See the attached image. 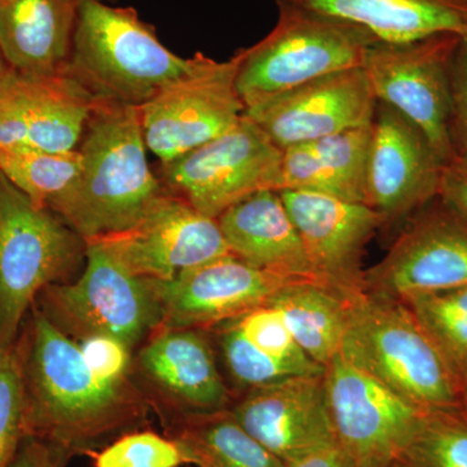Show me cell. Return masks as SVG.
I'll return each mask as SVG.
<instances>
[{"label": "cell", "instance_id": "1", "mask_svg": "<svg viewBox=\"0 0 467 467\" xmlns=\"http://www.w3.org/2000/svg\"><path fill=\"white\" fill-rule=\"evenodd\" d=\"M29 435L82 451L143 416L128 384L103 382L76 340L38 308L18 335Z\"/></svg>", "mask_w": 467, "mask_h": 467}, {"label": "cell", "instance_id": "2", "mask_svg": "<svg viewBox=\"0 0 467 467\" xmlns=\"http://www.w3.org/2000/svg\"><path fill=\"white\" fill-rule=\"evenodd\" d=\"M78 150V180L48 211L85 243L128 230L164 192L147 160L138 107L98 100Z\"/></svg>", "mask_w": 467, "mask_h": 467}, {"label": "cell", "instance_id": "3", "mask_svg": "<svg viewBox=\"0 0 467 467\" xmlns=\"http://www.w3.org/2000/svg\"><path fill=\"white\" fill-rule=\"evenodd\" d=\"M178 57L131 7L82 0L67 75L97 99L140 107L201 60Z\"/></svg>", "mask_w": 467, "mask_h": 467}, {"label": "cell", "instance_id": "4", "mask_svg": "<svg viewBox=\"0 0 467 467\" xmlns=\"http://www.w3.org/2000/svg\"><path fill=\"white\" fill-rule=\"evenodd\" d=\"M339 355L423 410L460 409V380L401 300L368 292L350 300Z\"/></svg>", "mask_w": 467, "mask_h": 467}, {"label": "cell", "instance_id": "5", "mask_svg": "<svg viewBox=\"0 0 467 467\" xmlns=\"http://www.w3.org/2000/svg\"><path fill=\"white\" fill-rule=\"evenodd\" d=\"M275 27L239 48L236 88L245 109L321 77L362 67L376 39L355 24L318 12L276 5Z\"/></svg>", "mask_w": 467, "mask_h": 467}, {"label": "cell", "instance_id": "6", "mask_svg": "<svg viewBox=\"0 0 467 467\" xmlns=\"http://www.w3.org/2000/svg\"><path fill=\"white\" fill-rule=\"evenodd\" d=\"M82 245L60 217L36 207L0 173V348L17 342L27 310L69 272Z\"/></svg>", "mask_w": 467, "mask_h": 467}, {"label": "cell", "instance_id": "7", "mask_svg": "<svg viewBox=\"0 0 467 467\" xmlns=\"http://www.w3.org/2000/svg\"><path fill=\"white\" fill-rule=\"evenodd\" d=\"M84 275L75 284L47 285L39 309L64 334L77 339L107 335L129 348L161 325L150 279L134 275L97 243H86Z\"/></svg>", "mask_w": 467, "mask_h": 467}, {"label": "cell", "instance_id": "8", "mask_svg": "<svg viewBox=\"0 0 467 467\" xmlns=\"http://www.w3.org/2000/svg\"><path fill=\"white\" fill-rule=\"evenodd\" d=\"M282 160L284 150L244 115L225 134L162 164L161 183L217 220L254 193L281 192Z\"/></svg>", "mask_w": 467, "mask_h": 467}, {"label": "cell", "instance_id": "9", "mask_svg": "<svg viewBox=\"0 0 467 467\" xmlns=\"http://www.w3.org/2000/svg\"><path fill=\"white\" fill-rule=\"evenodd\" d=\"M239 58L238 51L225 61L202 54L190 75L138 107L147 150L162 164L216 140L241 121L245 106L236 88Z\"/></svg>", "mask_w": 467, "mask_h": 467}, {"label": "cell", "instance_id": "10", "mask_svg": "<svg viewBox=\"0 0 467 467\" xmlns=\"http://www.w3.org/2000/svg\"><path fill=\"white\" fill-rule=\"evenodd\" d=\"M461 38L436 33L408 42H376L362 64L377 100L416 124L445 162L451 160V81Z\"/></svg>", "mask_w": 467, "mask_h": 467}, {"label": "cell", "instance_id": "11", "mask_svg": "<svg viewBox=\"0 0 467 467\" xmlns=\"http://www.w3.org/2000/svg\"><path fill=\"white\" fill-rule=\"evenodd\" d=\"M324 380L335 442L358 467H391L425 410L340 355L326 365Z\"/></svg>", "mask_w": 467, "mask_h": 467}, {"label": "cell", "instance_id": "12", "mask_svg": "<svg viewBox=\"0 0 467 467\" xmlns=\"http://www.w3.org/2000/svg\"><path fill=\"white\" fill-rule=\"evenodd\" d=\"M466 285L467 218L441 196L409 218L365 272V292L398 300Z\"/></svg>", "mask_w": 467, "mask_h": 467}, {"label": "cell", "instance_id": "13", "mask_svg": "<svg viewBox=\"0 0 467 467\" xmlns=\"http://www.w3.org/2000/svg\"><path fill=\"white\" fill-rule=\"evenodd\" d=\"M88 243L101 245L129 272L150 281H171L184 270L233 254L217 220L165 190L133 226Z\"/></svg>", "mask_w": 467, "mask_h": 467}, {"label": "cell", "instance_id": "14", "mask_svg": "<svg viewBox=\"0 0 467 467\" xmlns=\"http://www.w3.org/2000/svg\"><path fill=\"white\" fill-rule=\"evenodd\" d=\"M445 164L416 124L378 101L364 204L382 217V232L396 227L399 232L409 218L438 198Z\"/></svg>", "mask_w": 467, "mask_h": 467}, {"label": "cell", "instance_id": "15", "mask_svg": "<svg viewBox=\"0 0 467 467\" xmlns=\"http://www.w3.org/2000/svg\"><path fill=\"white\" fill-rule=\"evenodd\" d=\"M97 98L69 75H0V150H78Z\"/></svg>", "mask_w": 467, "mask_h": 467}, {"label": "cell", "instance_id": "16", "mask_svg": "<svg viewBox=\"0 0 467 467\" xmlns=\"http://www.w3.org/2000/svg\"><path fill=\"white\" fill-rule=\"evenodd\" d=\"M306 248L313 275L346 299L365 292L364 256L382 217L364 202L304 192H279Z\"/></svg>", "mask_w": 467, "mask_h": 467}, {"label": "cell", "instance_id": "17", "mask_svg": "<svg viewBox=\"0 0 467 467\" xmlns=\"http://www.w3.org/2000/svg\"><path fill=\"white\" fill-rule=\"evenodd\" d=\"M378 100L362 67L301 85L245 109L281 150L371 124Z\"/></svg>", "mask_w": 467, "mask_h": 467}, {"label": "cell", "instance_id": "18", "mask_svg": "<svg viewBox=\"0 0 467 467\" xmlns=\"http://www.w3.org/2000/svg\"><path fill=\"white\" fill-rule=\"evenodd\" d=\"M234 254L184 270L171 281H152L161 327L202 328L226 324L264 306L291 284Z\"/></svg>", "mask_w": 467, "mask_h": 467}, {"label": "cell", "instance_id": "19", "mask_svg": "<svg viewBox=\"0 0 467 467\" xmlns=\"http://www.w3.org/2000/svg\"><path fill=\"white\" fill-rule=\"evenodd\" d=\"M230 411L285 465L335 444L324 374L250 389Z\"/></svg>", "mask_w": 467, "mask_h": 467}, {"label": "cell", "instance_id": "20", "mask_svg": "<svg viewBox=\"0 0 467 467\" xmlns=\"http://www.w3.org/2000/svg\"><path fill=\"white\" fill-rule=\"evenodd\" d=\"M229 251L257 267L288 281L317 282L294 221L273 190L254 193L217 218Z\"/></svg>", "mask_w": 467, "mask_h": 467}, {"label": "cell", "instance_id": "21", "mask_svg": "<svg viewBox=\"0 0 467 467\" xmlns=\"http://www.w3.org/2000/svg\"><path fill=\"white\" fill-rule=\"evenodd\" d=\"M140 364L186 416L230 409L213 349L196 328H165L140 350Z\"/></svg>", "mask_w": 467, "mask_h": 467}, {"label": "cell", "instance_id": "22", "mask_svg": "<svg viewBox=\"0 0 467 467\" xmlns=\"http://www.w3.org/2000/svg\"><path fill=\"white\" fill-rule=\"evenodd\" d=\"M82 0H0V52L11 69L67 75Z\"/></svg>", "mask_w": 467, "mask_h": 467}, {"label": "cell", "instance_id": "23", "mask_svg": "<svg viewBox=\"0 0 467 467\" xmlns=\"http://www.w3.org/2000/svg\"><path fill=\"white\" fill-rule=\"evenodd\" d=\"M355 24L377 42L400 43L436 33L467 36V0H273Z\"/></svg>", "mask_w": 467, "mask_h": 467}, {"label": "cell", "instance_id": "24", "mask_svg": "<svg viewBox=\"0 0 467 467\" xmlns=\"http://www.w3.org/2000/svg\"><path fill=\"white\" fill-rule=\"evenodd\" d=\"M350 300L318 282L299 281L284 285L267 303L281 313L300 348L326 367L339 355Z\"/></svg>", "mask_w": 467, "mask_h": 467}, {"label": "cell", "instance_id": "25", "mask_svg": "<svg viewBox=\"0 0 467 467\" xmlns=\"http://www.w3.org/2000/svg\"><path fill=\"white\" fill-rule=\"evenodd\" d=\"M171 439L187 463L199 467H285L236 422L230 409L187 414Z\"/></svg>", "mask_w": 467, "mask_h": 467}, {"label": "cell", "instance_id": "26", "mask_svg": "<svg viewBox=\"0 0 467 467\" xmlns=\"http://www.w3.org/2000/svg\"><path fill=\"white\" fill-rule=\"evenodd\" d=\"M460 380H467V285L400 299Z\"/></svg>", "mask_w": 467, "mask_h": 467}, {"label": "cell", "instance_id": "27", "mask_svg": "<svg viewBox=\"0 0 467 467\" xmlns=\"http://www.w3.org/2000/svg\"><path fill=\"white\" fill-rule=\"evenodd\" d=\"M78 150L73 152L0 150V173L36 207L50 209L69 192L81 173Z\"/></svg>", "mask_w": 467, "mask_h": 467}, {"label": "cell", "instance_id": "28", "mask_svg": "<svg viewBox=\"0 0 467 467\" xmlns=\"http://www.w3.org/2000/svg\"><path fill=\"white\" fill-rule=\"evenodd\" d=\"M395 463L399 467H467V418L460 409L423 411Z\"/></svg>", "mask_w": 467, "mask_h": 467}, {"label": "cell", "instance_id": "29", "mask_svg": "<svg viewBox=\"0 0 467 467\" xmlns=\"http://www.w3.org/2000/svg\"><path fill=\"white\" fill-rule=\"evenodd\" d=\"M373 122L328 135L308 144L348 202H364Z\"/></svg>", "mask_w": 467, "mask_h": 467}, {"label": "cell", "instance_id": "30", "mask_svg": "<svg viewBox=\"0 0 467 467\" xmlns=\"http://www.w3.org/2000/svg\"><path fill=\"white\" fill-rule=\"evenodd\" d=\"M27 435L23 370L16 342L0 348V467H11Z\"/></svg>", "mask_w": 467, "mask_h": 467}, {"label": "cell", "instance_id": "31", "mask_svg": "<svg viewBox=\"0 0 467 467\" xmlns=\"http://www.w3.org/2000/svg\"><path fill=\"white\" fill-rule=\"evenodd\" d=\"M220 342L230 376L248 391L291 378L306 377L291 365L257 348L232 322L223 324Z\"/></svg>", "mask_w": 467, "mask_h": 467}, {"label": "cell", "instance_id": "32", "mask_svg": "<svg viewBox=\"0 0 467 467\" xmlns=\"http://www.w3.org/2000/svg\"><path fill=\"white\" fill-rule=\"evenodd\" d=\"M95 467H180L187 463L171 438L155 432H131L94 454Z\"/></svg>", "mask_w": 467, "mask_h": 467}, {"label": "cell", "instance_id": "33", "mask_svg": "<svg viewBox=\"0 0 467 467\" xmlns=\"http://www.w3.org/2000/svg\"><path fill=\"white\" fill-rule=\"evenodd\" d=\"M285 190L321 193L346 201L339 184L306 143L284 150L281 192Z\"/></svg>", "mask_w": 467, "mask_h": 467}, {"label": "cell", "instance_id": "34", "mask_svg": "<svg viewBox=\"0 0 467 467\" xmlns=\"http://www.w3.org/2000/svg\"><path fill=\"white\" fill-rule=\"evenodd\" d=\"M76 343L95 376L109 384L126 383L130 348L125 343L107 335H90Z\"/></svg>", "mask_w": 467, "mask_h": 467}, {"label": "cell", "instance_id": "35", "mask_svg": "<svg viewBox=\"0 0 467 467\" xmlns=\"http://www.w3.org/2000/svg\"><path fill=\"white\" fill-rule=\"evenodd\" d=\"M448 135L451 159L467 160V36L461 38L451 69Z\"/></svg>", "mask_w": 467, "mask_h": 467}, {"label": "cell", "instance_id": "36", "mask_svg": "<svg viewBox=\"0 0 467 467\" xmlns=\"http://www.w3.org/2000/svg\"><path fill=\"white\" fill-rule=\"evenodd\" d=\"M70 456L60 445L27 435L11 467H63Z\"/></svg>", "mask_w": 467, "mask_h": 467}, {"label": "cell", "instance_id": "37", "mask_svg": "<svg viewBox=\"0 0 467 467\" xmlns=\"http://www.w3.org/2000/svg\"><path fill=\"white\" fill-rule=\"evenodd\" d=\"M439 196L467 218V160L451 159L445 164Z\"/></svg>", "mask_w": 467, "mask_h": 467}, {"label": "cell", "instance_id": "38", "mask_svg": "<svg viewBox=\"0 0 467 467\" xmlns=\"http://www.w3.org/2000/svg\"><path fill=\"white\" fill-rule=\"evenodd\" d=\"M285 467H358V465L335 442L330 447L310 453L303 459L288 463Z\"/></svg>", "mask_w": 467, "mask_h": 467}, {"label": "cell", "instance_id": "39", "mask_svg": "<svg viewBox=\"0 0 467 467\" xmlns=\"http://www.w3.org/2000/svg\"><path fill=\"white\" fill-rule=\"evenodd\" d=\"M460 410L462 411L463 416L467 418V380L462 384V389H461Z\"/></svg>", "mask_w": 467, "mask_h": 467}, {"label": "cell", "instance_id": "40", "mask_svg": "<svg viewBox=\"0 0 467 467\" xmlns=\"http://www.w3.org/2000/svg\"><path fill=\"white\" fill-rule=\"evenodd\" d=\"M7 63H5V57H3L2 52H0V75L5 72V69H8Z\"/></svg>", "mask_w": 467, "mask_h": 467}, {"label": "cell", "instance_id": "41", "mask_svg": "<svg viewBox=\"0 0 467 467\" xmlns=\"http://www.w3.org/2000/svg\"><path fill=\"white\" fill-rule=\"evenodd\" d=\"M101 2H107V3H109V2H112V0H101Z\"/></svg>", "mask_w": 467, "mask_h": 467}, {"label": "cell", "instance_id": "42", "mask_svg": "<svg viewBox=\"0 0 467 467\" xmlns=\"http://www.w3.org/2000/svg\"><path fill=\"white\" fill-rule=\"evenodd\" d=\"M391 467H399V466L396 465V463H393V465Z\"/></svg>", "mask_w": 467, "mask_h": 467}]
</instances>
